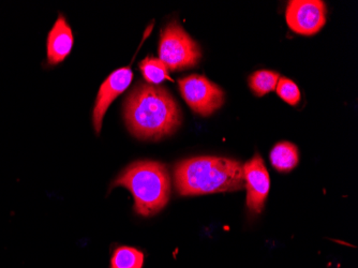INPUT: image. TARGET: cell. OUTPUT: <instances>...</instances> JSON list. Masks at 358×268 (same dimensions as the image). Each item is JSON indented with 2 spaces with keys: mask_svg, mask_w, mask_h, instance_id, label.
Listing matches in <instances>:
<instances>
[{
  "mask_svg": "<svg viewBox=\"0 0 358 268\" xmlns=\"http://www.w3.org/2000/svg\"><path fill=\"white\" fill-rule=\"evenodd\" d=\"M124 120L136 138L160 140L176 131L182 112L166 88L140 83L124 102Z\"/></svg>",
  "mask_w": 358,
  "mask_h": 268,
  "instance_id": "cell-1",
  "label": "cell"
},
{
  "mask_svg": "<svg viewBox=\"0 0 358 268\" xmlns=\"http://www.w3.org/2000/svg\"><path fill=\"white\" fill-rule=\"evenodd\" d=\"M175 185L182 195L231 192L245 188L243 165L222 157H196L175 167Z\"/></svg>",
  "mask_w": 358,
  "mask_h": 268,
  "instance_id": "cell-2",
  "label": "cell"
},
{
  "mask_svg": "<svg viewBox=\"0 0 358 268\" xmlns=\"http://www.w3.org/2000/svg\"><path fill=\"white\" fill-rule=\"evenodd\" d=\"M113 186L126 187L134 197V209L148 217L168 204L171 179L166 167L156 161H138L129 165Z\"/></svg>",
  "mask_w": 358,
  "mask_h": 268,
  "instance_id": "cell-3",
  "label": "cell"
},
{
  "mask_svg": "<svg viewBox=\"0 0 358 268\" xmlns=\"http://www.w3.org/2000/svg\"><path fill=\"white\" fill-rule=\"evenodd\" d=\"M200 46L177 22H171L161 34L159 59L169 70L189 69L200 62Z\"/></svg>",
  "mask_w": 358,
  "mask_h": 268,
  "instance_id": "cell-4",
  "label": "cell"
},
{
  "mask_svg": "<svg viewBox=\"0 0 358 268\" xmlns=\"http://www.w3.org/2000/svg\"><path fill=\"white\" fill-rule=\"evenodd\" d=\"M182 98L193 112L209 116L224 102V92L215 83L203 76H187L179 80Z\"/></svg>",
  "mask_w": 358,
  "mask_h": 268,
  "instance_id": "cell-5",
  "label": "cell"
},
{
  "mask_svg": "<svg viewBox=\"0 0 358 268\" xmlns=\"http://www.w3.org/2000/svg\"><path fill=\"white\" fill-rule=\"evenodd\" d=\"M285 19L296 34L315 35L327 23V7L321 0H293L287 5Z\"/></svg>",
  "mask_w": 358,
  "mask_h": 268,
  "instance_id": "cell-6",
  "label": "cell"
},
{
  "mask_svg": "<svg viewBox=\"0 0 358 268\" xmlns=\"http://www.w3.org/2000/svg\"><path fill=\"white\" fill-rule=\"evenodd\" d=\"M243 176L247 188V206L251 213H259L264 209L271 187L268 171L262 157L255 155L243 165Z\"/></svg>",
  "mask_w": 358,
  "mask_h": 268,
  "instance_id": "cell-7",
  "label": "cell"
},
{
  "mask_svg": "<svg viewBox=\"0 0 358 268\" xmlns=\"http://www.w3.org/2000/svg\"><path fill=\"white\" fill-rule=\"evenodd\" d=\"M132 78H134V72H132L131 68L126 66V68H120V69L113 72L102 83L98 96H96L94 112H92V122H94V128L96 133H100L101 131L104 115H106L108 106L129 87Z\"/></svg>",
  "mask_w": 358,
  "mask_h": 268,
  "instance_id": "cell-8",
  "label": "cell"
},
{
  "mask_svg": "<svg viewBox=\"0 0 358 268\" xmlns=\"http://www.w3.org/2000/svg\"><path fill=\"white\" fill-rule=\"evenodd\" d=\"M73 46V34L64 16H58L57 21L48 36L46 52L48 62L58 64L69 55Z\"/></svg>",
  "mask_w": 358,
  "mask_h": 268,
  "instance_id": "cell-9",
  "label": "cell"
},
{
  "mask_svg": "<svg viewBox=\"0 0 358 268\" xmlns=\"http://www.w3.org/2000/svg\"><path fill=\"white\" fill-rule=\"evenodd\" d=\"M299 149L292 143H278L271 150V164L279 172H289L299 164Z\"/></svg>",
  "mask_w": 358,
  "mask_h": 268,
  "instance_id": "cell-10",
  "label": "cell"
},
{
  "mask_svg": "<svg viewBox=\"0 0 358 268\" xmlns=\"http://www.w3.org/2000/svg\"><path fill=\"white\" fill-rule=\"evenodd\" d=\"M144 260V253L140 250L122 246L114 250L110 268H142Z\"/></svg>",
  "mask_w": 358,
  "mask_h": 268,
  "instance_id": "cell-11",
  "label": "cell"
},
{
  "mask_svg": "<svg viewBox=\"0 0 358 268\" xmlns=\"http://www.w3.org/2000/svg\"><path fill=\"white\" fill-rule=\"evenodd\" d=\"M140 69L145 80L150 84H160L164 80H172L169 76L168 66L159 58L148 57L140 62Z\"/></svg>",
  "mask_w": 358,
  "mask_h": 268,
  "instance_id": "cell-12",
  "label": "cell"
},
{
  "mask_svg": "<svg viewBox=\"0 0 358 268\" xmlns=\"http://www.w3.org/2000/svg\"><path fill=\"white\" fill-rule=\"evenodd\" d=\"M280 76L275 71L261 70L249 78V86L257 97H263L277 87Z\"/></svg>",
  "mask_w": 358,
  "mask_h": 268,
  "instance_id": "cell-13",
  "label": "cell"
},
{
  "mask_svg": "<svg viewBox=\"0 0 358 268\" xmlns=\"http://www.w3.org/2000/svg\"><path fill=\"white\" fill-rule=\"evenodd\" d=\"M275 90L283 101L287 102L289 106H297L301 101V92H299V86L289 78H279Z\"/></svg>",
  "mask_w": 358,
  "mask_h": 268,
  "instance_id": "cell-14",
  "label": "cell"
}]
</instances>
